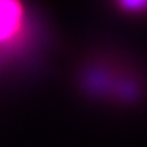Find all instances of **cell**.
Returning <instances> with one entry per match:
<instances>
[{
    "mask_svg": "<svg viewBox=\"0 0 147 147\" xmlns=\"http://www.w3.org/2000/svg\"><path fill=\"white\" fill-rule=\"evenodd\" d=\"M129 55L113 49H93L76 64L71 87L81 102L96 108L110 107Z\"/></svg>",
    "mask_w": 147,
    "mask_h": 147,
    "instance_id": "cell-1",
    "label": "cell"
},
{
    "mask_svg": "<svg viewBox=\"0 0 147 147\" xmlns=\"http://www.w3.org/2000/svg\"><path fill=\"white\" fill-rule=\"evenodd\" d=\"M24 6L21 0H0V72L10 60L24 31Z\"/></svg>",
    "mask_w": 147,
    "mask_h": 147,
    "instance_id": "cell-2",
    "label": "cell"
},
{
    "mask_svg": "<svg viewBox=\"0 0 147 147\" xmlns=\"http://www.w3.org/2000/svg\"><path fill=\"white\" fill-rule=\"evenodd\" d=\"M119 6L126 11H144L147 10V0H118Z\"/></svg>",
    "mask_w": 147,
    "mask_h": 147,
    "instance_id": "cell-3",
    "label": "cell"
}]
</instances>
